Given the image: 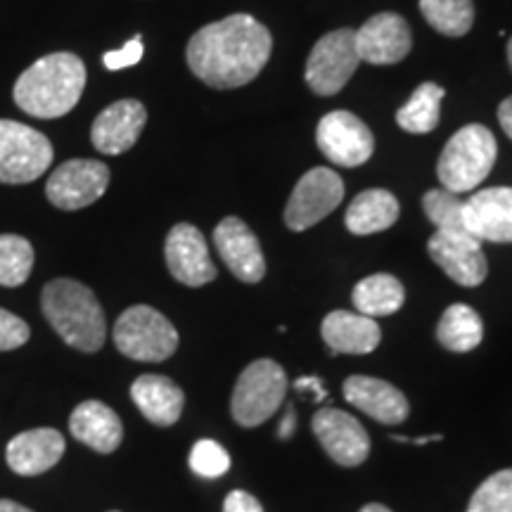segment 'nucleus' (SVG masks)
I'll return each mask as SVG.
<instances>
[{
    "mask_svg": "<svg viewBox=\"0 0 512 512\" xmlns=\"http://www.w3.org/2000/svg\"><path fill=\"white\" fill-rule=\"evenodd\" d=\"M422 209H425L427 219L437 226L439 233H451V235L470 233L463 221V200H460V195H456V192L446 188L425 192V197H422Z\"/></svg>",
    "mask_w": 512,
    "mask_h": 512,
    "instance_id": "nucleus-30",
    "label": "nucleus"
},
{
    "mask_svg": "<svg viewBox=\"0 0 512 512\" xmlns=\"http://www.w3.org/2000/svg\"><path fill=\"white\" fill-rule=\"evenodd\" d=\"M147 124V110L140 100L126 98L105 107L93 121L91 140L102 155H124L138 143Z\"/></svg>",
    "mask_w": 512,
    "mask_h": 512,
    "instance_id": "nucleus-17",
    "label": "nucleus"
},
{
    "mask_svg": "<svg viewBox=\"0 0 512 512\" xmlns=\"http://www.w3.org/2000/svg\"><path fill=\"white\" fill-rule=\"evenodd\" d=\"M508 62H510V69H512V38L508 41Z\"/></svg>",
    "mask_w": 512,
    "mask_h": 512,
    "instance_id": "nucleus-42",
    "label": "nucleus"
},
{
    "mask_svg": "<svg viewBox=\"0 0 512 512\" xmlns=\"http://www.w3.org/2000/svg\"><path fill=\"white\" fill-rule=\"evenodd\" d=\"M351 302L363 316L384 318L401 309L403 302H406V290L394 275L375 273L358 280L354 292H351Z\"/></svg>",
    "mask_w": 512,
    "mask_h": 512,
    "instance_id": "nucleus-25",
    "label": "nucleus"
},
{
    "mask_svg": "<svg viewBox=\"0 0 512 512\" xmlns=\"http://www.w3.org/2000/svg\"><path fill=\"white\" fill-rule=\"evenodd\" d=\"M498 157L494 133L482 124H467L453 133L441 150L437 162V178L441 188L463 195L479 188L491 174Z\"/></svg>",
    "mask_w": 512,
    "mask_h": 512,
    "instance_id": "nucleus-4",
    "label": "nucleus"
},
{
    "mask_svg": "<svg viewBox=\"0 0 512 512\" xmlns=\"http://www.w3.org/2000/svg\"><path fill=\"white\" fill-rule=\"evenodd\" d=\"M69 432L76 441L98 453H114L124 439V425L119 415L102 401H83L69 418Z\"/></svg>",
    "mask_w": 512,
    "mask_h": 512,
    "instance_id": "nucleus-22",
    "label": "nucleus"
},
{
    "mask_svg": "<svg viewBox=\"0 0 512 512\" xmlns=\"http://www.w3.org/2000/svg\"><path fill=\"white\" fill-rule=\"evenodd\" d=\"M316 145L323 157H328V162L344 166V169L363 166L375 152L373 131L354 112L347 110L328 112L320 119Z\"/></svg>",
    "mask_w": 512,
    "mask_h": 512,
    "instance_id": "nucleus-10",
    "label": "nucleus"
},
{
    "mask_svg": "<svg viewBox=\"0 0 512 512\" xmlns=\"http://www.w3.org/2000/svg\"><path fill=\"white\" fill-rule=\"evenodd\" d=\"M86 88V64L74 53H53L36 60L15 83L17 107L38 119L64 117L79 105Z\"/></svg>",
    "mask_w": 512,
    "mask_h": 512,
    "instance_id": "nucleus-2",
    "label": "nucleus"
},
{
    "mask_svg": "<svg viewBox=\"0 0 512 512\" xmlns=\"http://www.w3.org/2000/svg\"><path fill=\"white\" fill-rule=\"evenodd\" d=\"M273 36L252 15H230L211 22L188 41L185 60L202 83L219 91L252 83L271 60Z\"/></svg>",
    "mask_w": 512,
    "mask_h": 512,
    "instance_id": "nucleus-1",
    "label": "nucleus"
},
{
    "mask_svg": "<svg viewBox=\"0 0 512 512\" xmlns=\"http://www.w3.org/2000/svg\"><path fill=\"white\" fill-rule=\"evenodd\" d=\"M344 200V181L332 169L316 166L294 185L285 207V226L302 233L330 216Z\"/></svg>",
    "mask_w": 512,
    "mask_h": 512,
    "instance_id": "nucleus-9",
    "label": "nucleus"
},
{
    "mask_svg": "<svg viewBox=\"0 0 512 512\" xmlns=\"http://www.w3.org/2000/svg\"><path fill=\"white\" fill-rule=\"evenodd\" d=\"M223 512H264V508H261V503L256 501L252 494L238 489V491H230L226 496Z\"/></svg>",
    "mask_w": 512,
    "mask_h": 512,
    "instance_id": "nucleus-35",
    "label": "nucleus"
},
{
    "mask_svg": "<svg viewBox=\"0 0 512 512\" xmlns=\"http://www.w3.org/2000/svg\"><path fill=\"white\" fill-rule=\"evenodd\" d=\"M114 344L133 361L159 363L176 354L178 330L164 313L138 304L126 309L114 323Z\"/></svg>",
    "mask_w": 512,
    "mask_h": 512,
    "instance_id": "nucleus-5",
    "label": "nucleus"
},
{
    "mask_svg": "<svg viewBox=\"0 0 512 512\" xmlns=\"http://www.w3.org/2000/svg\"><path fill=\"white\" fill-rule=\"evenodd\" d=\"M287 394V375L280 363L259 358L242 370L230 399V413L238 425L256 427L278 413Z\"/></svg>",
    "mask_w": 512,
    "mask_h": 512,
    "instance_id": "nucleus-6",
    "label": "nucleus"
},
{
    "mask_svg": "<svg viewBox=\"0 0 512 512\" xmlns=\"http://www.w3.org/2000/svg\"><path fill=\"white\" fill-rule=\"evenodd\" d=\"M140 60H143V41H140V36L131 38L124 48L110 50V53L102 55V62H105V67L110 69V72L133 67V64H138Z\"/></svg>",
    "mask_w": 512,
    "mask_h": 512,
    "instance_id": "nucleus-34",
    "label": "nucleus"
},
{
    "mask_svg": "<svg viewBox=\"0 0 512 512\" xmlns=\"http://www.w3.org/2000/svg\"><path fill=\"white\" fill-rule=\"evenodd\" d=\"M427 252L432 261L444 271L453 283L463 287L482 285L489 275L486 254L475 235H451V233H434L427 242Z\"/></svg>",
    "mask_w": 512,
    "mask_h": 512,
    "instance_id": "nucleus-15",
    "label": "nucleus"
},
{
    "mask_svg": "<svg viewBox=\"0 0 512 512\" xmlns=\"http://www.w3.org/2000/svg\"><path fill=\"white\" fill-rule=\"evenodd\" d=\"M31 330L15 313L0 309V351H12L29 342Z\"/></svg>",
    "mask_w": 512,
    "mask_h": 512,
    "instance_id": "nucleus-33",
    "label": "nucleus"
},
{
    "mask_svg": "<svg viewBox=\"0 0 512 512\" xmlns=\"http://www.w3.org/2000/svg\"><path fill=\"white\" fill-rule=\"evenodd\" d=\"M467 512H512V467L486 477L472 494Z\"/></svg>",
    "mask_w": 512,
    "mask_h": 512,
    "instance_id": "nucleus-31",
    "label": "nucleus"
},
{
    "mask_svg": "<svg viewBox=\"0 0 512 512\" xmlns=\"http://www.w3.org/2000/svg\"><path fill=\"white\" fill-rule=\"evenodd\" d=\"M166 268L181 285L204 287L216 278V266L209 256L202 230L192 223H176L164 242Z\"/></svg>",
    "mask_w": 512,
    "mask_h": 512,
    "instance_id": "nucleus-12",
    "label": "nucleus"
},
{
    "mask_svg": "<svg viewBox=\"0 0 512 512\" xmlns=\"http://www.w3.org/2000/svg\"><path fill=\"white\" fill-rule=\"evenodd\" d=\"M399 200L389 190L373 188L361 192L354 197V202L349 204L347 216V230L354 235H373L382 233V230L392 228L399 221Z\"/></svg>",
    "mask_w": 512,
    "mask_h": 512,
    "instance_id": "nucleus-24",
    "label": "nucleus"
},
{
    "mask_svg": "<svg viewBox=\"0 0 512 512\" xmlns=\"http://www.w3.org/2000/svg\"><path fill=\"white\" fill-rule=\"evenodd\" d=\"M439 344L448 351L465 354L477 349L484 339V323L479 313L467 304H451L441 313L437 325Z\"/></svg>",
    "mask_w": 512,
    "mask_h": 512,
    "instance_id": "nucleus-26",
    "label": "nucleus"
},
{
    "mask_svg": "<svg viewBox=\"0 0 512 512\" xmlns=\"http://www.w3.org/2000/svg\"><path fill=\"white\" fill-rule=\"evenodd\" d=\"M64 437L50 427H36V430L22 432L5 448V460L10 470L22 477H36L55 467L64 456Z\"/></svg>",
    "mask_w": 512,
    "mask_h": 512,
    "instance_id": "nucleus-20",
    "label": "nucleus"
},
{
    "mask_svg": "<svg viewBox=\"0 0 512 512\" xmlns=\"http://www.w3.org/2000/svg\"><path fill=\"white\" fill-rule=\"evenodd\" d=\"M325 344L332 354H349V356H366L377 349L382 339L380 325L375 318L363 316L354 311H332L323 318L320 325Z\"/></svg>",
    "mask_w": 512,
    "mask_h": 512,
    "instance_id": "nucleus-21",
    "label": "nucleus"
},
{
    "mask_svg": "<svg viewBox=\"0 0 512 512\" xmlns=\"http://www.w3.org/2000/svg\"><path fill=\"white\" fill-rule=\"evenodd\" d=\"M294 389H297V392H311L313 401L328 399V389L323 387V382H320L318 377H299V380L294 382Z\"/></svg>",
    "mask_w": 512,
    "mask_h": 512,
    "instance_id": "nucleus-36",
    "label": "nucleus"
},
{
    "mask_svg": "<svg viewBox=\"0 0 512 512\" xmlns=\"http://www.w3.org/2000/svg\"><path fill=\"white\" fill-rule=\"evenodd\" d=\"M190 467L195 475H200L204 479H216L223 477L230 470V456L219 441L202 439L192 446Z\"/></svg>",
    "mask_w": 512,
    "mask_h": 512,
    "instance_id": "nucleus-32",
    "label": "nucleus"
},
{
    "mask_svg": "<svg viewBox=\"0 0 512 512\" xmlns=\"http://www.w3.org/2000/svg\"><path fill=\"white\" fill-rule=\"evenodd\" d=\"M131 399L145 420L157 427L176 425L185 406L183 389L164 375H140L131 384Z\"/></svg>",
    "mask_w": 512,
    "mask_h": 512,
    "instance_id": "nucleus-23",
    "label": "nucleus"
},
{
    "mask_svg": "<svg viewBox=\"0 0 512 512\" xmlns=\"http://www.w3.org/2000/svg\"><path fill=\"white\" fill-rule=\"evenodd\" d=\"M0 512H34V510H29L27 505L8 501V498H0Z\"/></svg>",
    "mask_w": 512,
    "mask_h": 512,
    "instance_id": "nucleus-40",
    "label": "nucleus"
},
{
    "mask_svg": "<svg viewBox=\"0 0 512 512\" xmlns=\"http://www.w3.org/2000/svg\"><path fill=\"white\" fill-rule=\"evenodd\" d=\"M446 91L439 83L425 81L415 88L411 100L396 112V124L408 133H432L439 126L441 119V100H444Z\"/></svg>",
    "mask_w": 512,
    "mask_h": 512,
    "instance_id": "nucleus-27",
    "label": "nucleus"
},
{
    "mask_svg": "<svg viewBox=\"0 0 512 512\" xmlns=\"http://www.w3.org/2000/svg\"><path fill=\"white\" fill-rule=\"evenodd\" d=\"M311 427L320 446L325 448V453L337 465L356 467L366 463L370 453V437L366 427L354 415L339 411V408H320L313 415Z\"/></svg>",
    "mask_w": 512,
    "mask_h": 512,
    "instance_id": "nucleus-13",
    "label": "nucleus"
},
{
    "mask_svg": "<svg viewBox=\"0 0 512 512\" xmlns=\"http://www.w3.org/2000/svg\"><path fill=\"white\" fill-rule=\"evenodd\" d=\"M354 36V29H337L318 38L309 60H306L304 72V79L313 93L330 98L351 81L358 64H361Z\"/></svg>",
    "mask_w": 512,
    "mask_h": 512,
    "instance_id": "nucleus-8",
    "label": "nucleus"
},
{
    "mask_svg": "<svg viewBox=\"0 0 512 512\" xmlns=\"http://www.w3.org/2000/svg\"><path fill=\"white\" fill-rule=\"evenodd\" d=\"M356 53L368 64H396L411 53L413 34L396 12H380L356 31Z\"/></svg>",
    "mask_w": 512,
    "mask_h": 512,
    "instance_id": "nucleus-16",
    "label": "nucleus"
},
{
    "mask_svg": "<svg viewBox=\"0 0 512 512\" xmlns=\"http://www.w3.org/2000/svg\"><path fill=\"white\" fill-rule=\"evenodd\" d=\"M110 169L95 159H69L57 166L46 183V195L53 207L76 211L91 207L105 195Z\"/></svg>",
    "mask_w": 512,
    "mask_h": 512,
    "instance_id": "nucleus-11",
    "label": "nucleus"
},
{
    "mask_svg": "<svg viewBox=\"0 0 512 512\" xmlns=\"http://www.w3.org/2000/svg\"><path fill=\"white\" fill-rule=\"evenodd\" d=\"M53 164V143L19 121L0 119V183L19 185L41 178Z\"/></svg>",
    "mask_w": 512,
    "mask_h": 512,
    "instance_id": "nucleus-7",
    "label": "nucleus"
},
{
    "mask_svg": "<svg viewBox=\"0 0 512 512\" xmlns=\"http://www.w3.org/2000/svg\"><path fill=\"white\" fill-rule=\"evenodd\" d=\"M41 309L50 328L69 347L83 354H95L102 349L107 337V320L91 287L72 278L50 280L43 287Z\"/></svg>",
    "mask_w": 512,
    "mask_h": 512,
    "instance_id": "nucleus-3",
    "label": "nucleus"
},
{
    "mask_svg": "<svg viewBox=\"0 0 512 512\" xmlns=\"http://www.w3.org/2000/svg\"><path fill=\"white\" fill-rule=\"evenodd\" d=\"M342 392L351 406H356L358 411L370 415L382 425H399L411 411L406 394L387 380H380V377L351 375L344 380Z\"/></svg>",
    "mask_w": 512,
    "mask_h": 512,
    "instance_id": "nucleus-19",
    "label": "nucleus"
},
{
    "mask_svg": "<svg viewBox=\"0 0 512 512\" xmlns=\"http://www.w3.org/2000/svg\"><path fill=\"white\" fill-rule=\"evenodd\" d=\"M420 12L434 31L448 38L465 36L475 24L472 0H420Z\"/></svg>",
    "mask_w": 512,
    "mask_h": 512,
    "instance_id": "nucleus-28",
    "label": "nucleus"
},
{
    "mask_svg": "<svg viewBox=\"0 0 512 512\" xmlns=\"http://www.w3.org/2000/svg\"><path fill=\"white\" fill-rule=\"evenodd\" d=\"M463 221L479 242H512V188L475 192L463 202Z\"/></svg>",
    "mask_w": 512,
    "mask_h": 512,
    "instance_id": "nucleus-18",
    "label": "nucleus"
},
{
    "mask_svg": "<svg viewBox=\"0 0 512 512\" xmlns=\"http://www.w3.org/2000/svg\"><path fill=\"white\" fill-rule=\"evenodd\" d=\"M34 268V247L22 235H0V285L19 287Z\"/></svg>",
    "mask_w": 512,
    "mask_h": 512,
    "instance_id": "nucleus-29",
    "label": "nucleus"
},
{
    "mask_svg": "<svg viewBox=\"0 0 512 512\" xmlns=\"http://www.w3.org/2000/svg\"><path fill=\"white\" fill-rule=\"evenodd\" d=\"M392 439L396 441V444H415V446H425V444H432V441H441L444 437H441V434H430V437L413 439V437H401V434H392Z\"/></svg>",
    "mask_w": 512,
    "mask_h": 512,
    "instance_id": "nucleus-39",
    "label": "nucleus"
},
{
    "mask_svg": "<svg viewBox=\"0 0 512 512\" xmlns=\"http://www.w3.org/2000/svg\"><path fill=\"white\" fill-rule=\"evenodd\" d=\"M214 247L228 271L242 283L254 285L264 280L266 259L254 230L238 216H228L214 230Z\"/></svg>",
    "mask_w": 512,
    "mask_h": 512,
    "instance_id": "nucleus-14",
    "label": "nucleus"
},
{
    "mask_svg": "<svg viewBox=\"0 0 512 512\" xmlns=\"http://www.w3.org/2000/svg\"><path fill=\"white\" fill-rule=\"evenodd\" d=\"M361 512H392L389 508H384L380 503H370V505H363Z\"/></svg>",
    "mask_w": 512,
    "mask_h": 512,
    "instance_id": "nucleus-41",
    "label": "nucleus"
},
{
    "mask_svg": "<svg viewBox=\"0 0 512 512\" xmlns=\"http://www.w3.org/2000/svg\"><path fill=\"white\" fill-rule=\"evenodd\" d=\"M294 427H297V415H294L292 408H287L285 418L280 420V427H278V437L280 439H290L294 434Z\"/></svg>",
    "mask_w": 512,
    "mask_h": 512,
    "instance_id": "nucleus-38",
    "label": "nucleus"
},
{
    "mask_svg": "<svg viewBox=\"0 0 512 512\" xmlns=\"http://www.w3.org/2000/svg\"><path fill=\"white\" fill-rule=\"evenodd\" d=\"M498 124H501L505 136L512 140V95L510 98H505L501 102V107H498Z\"/></svg>",
    "mask_w": 512,
    "mask_h": 512,
    "instance_id": "nucleus-37",
    "label": "nucleus"
}]
</instances>
